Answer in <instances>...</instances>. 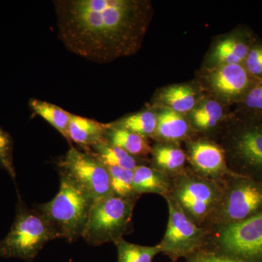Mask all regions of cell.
<instances>
[{
    "instance_id": "cell-24",
    "label": "cell",
    "mask_w": 262,
    "mask_h": 262,
    "mask_svg": "<svg viewBox=\"0 0 262 262\" xmlns=\"http://www.w3.org/2000/svg\"><path fill=\"white\" fill-rule=\"evenodd\" d=\"M224 115L222 105L214 100H208L192 110L193 125L198 130H210L220 123Z\"/></svg>"
},
{
    "instance_id": "cell-20",
    "label": "cell",
    "mask_w": 262,
    "mask_h": 262,
    "mask_svg": "<svg viewBox=\"0 0 262 262\" xmlns=\"http://www.w3.org/2000/svg\"><path fill=\"white\" fill-rule=\"evenodd\" d=\"M86 151L94 155L107 166L120 167L134 170L140 165L138 158L128 154L121 148L110 144L106 140L93 146Z\"/></svg>"
},
{
    "instance_id": "cell-19",
    "label": "cell",
    "mask_w": 262,
    "mask_h": 262,
    "mask_svg": "<svg viewBox=\"0 0 262 262\" xmlns=\"http://www.w3.org/2000/svg\"><path fill=\"white\" fill-rule=\"evenodd\" d=\"M189 124L182 114L165 108L158 115L155 136L167 142L182 140L188 135Z\"/></svg>"
},
{
    "instance_id": "cell-25",
    "label": "cell",
    "mask_w": 262,
    "mask_h": 262,
    "mask_svg": "<svg viewBox=\"0 0 262 262\" xmlns=\"http://www.w3.org/2000/svg\"><path fill=\"white\" fill-rule=\"evenodd\" d=\"M110 177L112 191L114 195L135 201L138 198L133 188L134 170L120 167L106 165Z\"/></svg>"
},
{
    "instance_id": "cell-9",
    "label": "cell",
    "mask_w": 262,
    "mask_h": 262,
    "mask_svg": "<svg viewBox=\"0 0 262 262\" xmlns=\"http://www.w3.org/2000/svg\"><path fill=\"white\" fill-rule=\"evenodd\" d=\"M224 225L241 222L262 211V182L241 176L230 179L217 208Z\"/></svg>"
},
{
    "instance_id": "cell-29",
    "label": "cell",
    "mask_w": 262,
    "mask_h": 262,
    "mask_svg": "<svg viewBox=\"0 0 262 262\" xmlns=\"http://www.w3.org/2000/svg\"><path fill=\"white\" fill-rule=\"evenodd\" d=\"M189 262H247L227 256L211 252H196L189 257Z\"/></svg>"
},
{
    "instance_id": "cell-27",
    "label": "cell",
    "mask_w": 262,
    "mask_h": 262,
    "mask_svg": "<svg viewBox=\"0 0 262 262\" xmlns=\"http://www.w3.org/2000/svg\"><path fill=\"white\" fill-rule=\"evenodd\" d=\"M244 66L251 77L256 80H262V42L255 39Z\"/></svg>"
},
{
    "instance_id": "cell-10",
    "label": "cell",
    "mask_w": 262,
    "mask_h": 262,
    "mask_svg": "<svg viewBox=\"0 0 262 262\" xmlns=\"http://www.w3.org/2000/svg\"><path fill=\"white\" fill-rule=\"evenodd\" d=\"M218 244L225 255L247 262H262V211L224 225Z\"/></svg>"
},
{
    "instance_id": "cell-23",
    "label": "cell",
    "mask_w": 262,
    "mask_h": 262,
    "mask_svg": "<svg viewBox=\"0 0 262 262\" xmlns=\"http://www.w3.org/2000/svg\"><path fill=\"white\" fill-rule=\"evenodd\" d=\"M113 124L144 138L155 136L158 125V115L152 111L145 110L129 115Z\"/></svg>"
},
{
    "instance_id": "cell-14",
    "label": "cell",
    "mask_w": 262,
    "mask_h": 262,
    "mask_svg": "<svg viewBox=\"0 0 262 262\" xmlns=\"http://www.w3.org/2000/svg\"><path fill=\"white\" fill-rule=\"evenodd\" d=\"M108 127L110 124L72 114L69 125V142L75 143L88 151L93 146L106 140Z\"/></svg>"
},
{
    "instance_id": "cell-22",
    "label": "cell",
    "mask_w": 262,
    "mask_h": 262,
    "mask_svg": "<svg viewBox=\"0 0 262 262\" xmlns=\"http://www.w3.org/2000/svg\"><path fill=\"white\" fill-rule=\"evenodd\" d=\"M117 251V262H153L161 253L159 245L143 246L131 244L123 238L115 243Z\"/></svg>"
},
{
    "instance_id": "cell-11",
    "label": "cell",
    "mask_w": 262,
    "mask_h": 262,
    "mask_svg": "<svg viewBox=\"0 0 262 262\" xmlns=\"http://www.w3.org/2000/svg\"><path fill=\"white\" fill-rule=\"evenodd\" d=\"M257 81L248 74L244 64L213 67L207 76L210 90L226 102L241 103Z\"/></svg>"
},
{
    "instance_id": "cell-4",
    "label": "cell",
    "mask_w": 262,
    "mask_h": 262,
    "mask_svg": "<svg viewBox=\"0 0 262 262\" xmlns=\"http://www.w3.org/2000/svg\"><path fill=\"white\" fill-rule=\"evenodd\" d=\"M229 125L227 151L237 173L262 182V116L239 110Z\"/></svg>"
},
{
    "instance_id": "cell-6",
    "label": "cell",
    "mask_w": 262,
    "mask_h": 262,
    "mask_svg": "<svg viewBox=\"0 0 262 262\" xmlns=\"http://www.w3.org/2000/svg\"><path fill=\"white\" fill-rule=\"evenodd\" d=\"M171 190L170 196L196 225L216 211L225 193L215 181L187 173L179 175Z\"/></svg>"
},
{
    "instance_id": "cell-1",
    "label": "cell",
    "mask_w": 262,
    "mask_h": 262,
    "mask_svg": "<svg viewBox=\"0 0 262 262\" xmlns=\"http://www.w3.org/2000/svg\"><path fill=\"white\" fill-rule=\"evenodd\" d=\"M58 37L68 51L96 63H108L140 49L151 15L141 0L53 2Z\"/></svg>"
},
{
    "instance_id": "cell-3",
    "label": "cell",
    "mask_w": 262,
    "mask_h": 262,
    "mask_svg": "<svg viewBox=\"0 0 262 262\" xmlns=\"http://www.w3.org/2000/svg\"><path fill=\"white\" fill-rule=\"evenodd\" d=\"M58 239L54 230L36 208L26 206L18 192L14 222L0 241V257L32 261L49 241Z\"/></svg>"
},
{
    "instance_id": "cell-15",
    "label": "cell",
    "mask_w": 262,
    "mask_h": 262,
    "mask_svg": "<svg viewBox=\"0 0 262 262\" xmlns=\"http://www.w3.org/2000/svg\"><path fill=\"white\" fill-rule=\"evenodd\" d=\"M133 188L138 196L146 193L166 196L171 190L169 177L154 167L139 165L134 170Z\"/></svg>"
},
{
    "instance_id": "cell-21",
    "label": "cell",
    "mask_w": 262,
    "mask_h": 262,
    "mask_svg": "<svg viewBox=\"0 0 262 262\" xmlns=\"http://www.w3.org/2000/svg\"><path fill=\"white\" fill-rule=\"evenodd\" d=\"M33 113L48 122L69 141L68 130L72 113L42 100L32 98L29 102Z\"/></svg>"
},
{
    "instance_id": "cell-12",
    "label": "cell",
    "mask_w": 262,
    "mask_h": 262,
    "mask_svg": "<svg viewBox=\"0 0 262 262\" xmlns=\"http://www.w3.org/2000/svg\"><path fill=\"white\" fill-rule=\"evenodd\" d=\"M188 156L198 175L215 181L221 178L232 179L241 174L229 168L225 150L211 141L199 140L189 144Z\"/></svg>"
},
{
    "instance_id": "cell-5",
    "label": "cell",
    "mask_w": 262,
    "mask_h": 262,
    "mask_svg": "<svg viewBox=\"0 0 262 262\" xmlns=\"http://www.w3.org/2000/svg\"><path fill=\"white\" fill-rule=\"evenodd\" d=\"M135 201L110 195L95 201L82 237L91 246L122 238L132 219Z\"/></svg>"
},
{
    "instance_id": "cell-26",
    "label": "cell",
    "mask_w": 262,
    "mask_h": 262,
    "mask_svg": "<svg viewBox=\"0 0 262 262\" xmlns=\"http://www.w3.org/2000/svg\"><path fill=\"white\" fill-rule=\"evenodd\" d=\"M13 146L14 142L11 135L0 126V168L15 181L16 172L13 163Z\"/></svg>"
},
{
    "instance_id": "cell-2",
    "label": "cell",
    "mask_w": 262,
    "mask_h": 262,
    "mask_svg": "<svg viewBox=\"0 0 262 262\" xmlns=\"http://www.w3.org/2000/svg\"><path fill=\"white\" fill-rule=\"evenodd\" d=\"M95 201L73 181L60 174L56 195L35 208L51 225L57 238L73 242L82 237Z\"/></svg>"
},
{
    "instance_id": "cell-13",
    "label": "cell",
    "mask_w": 262,
    "mask_h": 262,
    "mask_svg": "<svg viewBox=\"0 0 262 262\" xmlns=\"http://www.w3.org/2000/svg\"><path fill=\"white\" fill-rule=\"evenodd\" d=\"M255 38L248 29H239L215 45L211 52L213 67L226 64H244Z\"/></svg>"
},
{
    "instance_id": "cell-16",
    "label": "cell",
    "mask_w": 262,
    "mask_h": 262,
    "mask_svg": "<svg viewBox=\"0 0 262 262\" xmlns=\"http://www.w3.org/2000/svg\"><path fill=\"white\" fill-rule=\"evenodd\" d=\"M106 139L110 144L121 148L138 159L147 156L152 149L146 138L114 124H110Z\"/></svg>"
},
{
    "instance_id": "cell-8",
    "label": "cell",
    "mask_w": 262,
    "mask_h": 262,
    "mask_svg": "<svg viewBox=\"0 0 262 262\" xmlns=\"http://www.w3.org/2000/svg\"><path fill=\"white\" fill-rule=\"evenodd\" d=\"M165 198L168 206V225L165 235L158 245L161 253L177 261L198 252L204 242L206 230L189 219L170 194Z\"/></svg>"
},
{
    "instance_id": "cell-18",
    "label": "cell",
    "mask_w": 262,
    "mask_h": 262,
    "mask_svg": "<svg viewBox=\"0 0 262 262\" xmlns=\"http://www.w3.org/2000/svg\"><path fill=\"white\" fill-rule=\"evenodd\" d=\"M160 102L165 108L179 114L192 111L196 104V94L188 84H173L160 91Z\"/></svg>"
},
{
    "instance_id": "cell-28",
    "label": "cell",
    "mask_w": 262,
    "mask_h": 262,
    "mask_svg": "<svg viewBox=\"0 0 262 262\" xmlns=\"http://www.w3.org/2000/svg\"><path fill=\"white\" fill-rule=\"evenodd\" d=\"M239 110L262 116V80H258L239 103Z\"/></svg>"
},
{
    "instance_id": "cell-17",
    "label": "cell",
    "mask_w": 262,
    "mask_h": 262,
    "mask_svg": "<svg viewBox=\"0 0 262 262\" xmlns=\"http://www.w3.org/2000/svg\"><path fill=\"white\" fill-rule=\"evenodd\" d=\"M154 168L169 176L180 175L185 165V152L178 146L159 144L151 149Z\"/></svg>"
},
{
    "instance_id": "cell-7",
    "label": "cell",
    "mask_w": 262,
    "mask_h": 262,
    "mask_svg": "<svg viewBox=\"0 0 262 262\" xmlns=\"http://www.w3.org/2000/svg\"><path fill=\"white\" fill-rule=\"evenodd\" d=\"M58 166L59 174L73 181L95 201L113 195L107 168L89 151L72 146Z\"/></svg>"
}]
</instances>
